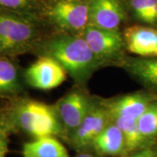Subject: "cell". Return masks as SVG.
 I'll return each mask as SVG.
<instances>
[{
  "instance_id": "obj_1",
  "label": "cell",
  "mask_w": 157,
  "mask_h": 157,
  "mask_svg": "<svg viewBox=\"0 0 157 157\" xmlns=\"http://www.w3.org/2000/svg\"><path fill=\"white\" fill-rule=\"evenodd\" d=\"M46 56L58 61L76 83L84 84L103 63L98 59L83 36H64L48 43Z\"/></svg>"
},
{
  "instance_id": "obj_2",
  "label": "cell",
  "mask_w": 157,
  "mask_h": 157,
  "mask_svg": "<svg viewBox=\"0 0 157 157\" xmlns=\"http://www.w3.org/2000/svg\"><path fill=\"white\" fill-rule=\"evenodd\" d=\"M23 130L36 138L63 135V130L53 106L37 101H27L17 113Z\"/></svg>"
},
{
  "instance_id": "obj_3",
  "label": "cell",
  "mask_w": 157,
  "mask_h": 157,
  "mask_svg": "<svg viewBox=\"0 0 157 157\" xmlns=\"http://www.w3.org/2000/svg\"><path fill=\"white\" fill-rule=\"evenodd\" d=\"M94 101L95 100L82 90L75 89L66 94L54 105L66 138L79 126Z\"/></svg>"
},
{
  "instance_id": "obj_4",
  "label": "cell",
  "mask_w": 157,
  "mask_h": 157,
  "mask_svg": "<svg viewBox=\"0 0 157 157\" xmlns=\"http://www.w3.org/2000/svg\"><path fill=\"white\" fill-rule=\"evenodd\" d=\"M111 121V114L104 101L95 100L82 123L68 140L76 152L92 148L93 141Z\"/></svg>"
},
{
  "instance_id": "obj_5",
  "label": "cell",
  "mask_w": 157,
  "mask_h": 157,
  "mask_svg": "<svg viewBox=\"0 0 157 157\" xmlns=\"http://www.w3.org/2000/svg\"><path fill=\"white\" fill-rule=\"evenodd\" d=\"M82 33V36L94 54L103 64L109 61L124 60L122 56L125 44L119 30H109L87 25Z\"/></svg>"
},
{
  "instance_id": "obj_6",
  "label": "cell",
  "mask_w": 157,
  "mask_h": 157,
  "mask_svg": "<svg viewBox=\"0 0 157 157\" xmlns=\"http://www.w3.org/2000/svg\"><path fill=\"white\" fill-rule=\"evenodd\" d=\"M36 29L28 20L17 15L0 13V51L11 52L29 44Z\"/></svg>"
},
{
  "instance_id": "obj_7",
  "label": "cell",
  "mask_w": 157,
  "mask_h": 157,
  "mask_svg": "<svg viewBox=\"0 0 157 157\" xmlns=\"http://www.w3.org/2000/svg\"><path fill=\"white\" fill-rule=\"evenodd\" d=\"M66 70L50 56L40 57L25 71V79L31 87L49 90L58 87L66 79Z\"/></svg>"
},
{
  "instance_id": "obj_8",
  "label": "cell",
  "mask_w": 157,
  "mask_h": 157,
  "mask_svg": "<svg viewBox=\"0 0 157 157\" xmlns=\"http://www.w3.org/2000/svg\"><path fill=\"white\" fill-rule=\"evenodd\" d=\"M50 16L60 28L83 32L89 23L88 3L82 0H58L50 10Z\"/></svg>"
},
{
  "instance_id": "obj_9",
  "label": "cell",
  "mask_w": 157,
  "mask_h": 157,
  "mask_svg": "<svg viewBox=\"0 0 157 157\" xmlns=\"http://www.w3.org/2000/svg\"><path fill=\"white\" fill-rule=\"evenodd\" d=\"M89 23L103 29L119 30V26L125 18V13L119 0H90Z\"/></svg>"
},
{
  "instance_id": "obj_10",
  "label": "cell",
  "mask_w": 157,
  "mask_h": 157,
  "mask_svg": "<svg viewBox=\"0 0 157 157\" xmlns=\"http://www.w3.org/2000/svg\"><path fill=\"white\" fill-rule=\"evenodd\" d=\"M156 98L151 93L137 92L103 101L111 116L137 120Z\"/></svg>"
},
{
  "instance_id": "obj_11",
  "label": "cell",
  "mask_w": 157,
  "mask_h": 157,
  "mask_svg": "<svg viewBox=\"0 0 157 157\" xmlns=\"http://www.w3.org/2000/svg\"><path fill=\"white\" fill-rule=\"evenodd\" d=\"M125 48L133 54L145 58H157V29L132 25L123 34Z\"/></svg>"
},
{
  "instance_id": "obj_12",
  "label": "cell",
  "mask_w": 157,
  "mask_h": 157,
  "mask_svg": "<svg viewBox=\"0 0 157 157\" xmlns=\"http://www.w3.org/2000/svg\"><path fill=\"white\" fill-rule=\"evenodd\" d=\"M92 148L103 157L124 156L125 143L123 134L112 119L93 141Z\"/></svg>"
},
{
  "instance_id": "obj_13",
  "label": "cell",
  "mask_w": 157,
  "mask_h": 157,
  "mask_svg": "<svg viewBox=\"0 0 157 157\" xmlns=\"http://www.w3.org/2000/svg\"><path fill=\"white\" fill-rule=\"evenodd\" d=\"M122 66L140 83L157 90V58H127L123 60Z\"/></svg>"
},
{
  "instance_id": "obj_14",
  "label": "cell",
  "mask_w": 157,
  "mask_h": 157,
  "mask_svg": "<svg viewBox=\"0 0 157 157\" xmlns=\"http://www.w3.org/2000/svg\"><path fill=\"white\" fill-rule=\"evenodd\" d=\"M22 154L23 157H71L66 147L53 136L25 143Z\"/></svg>"
},
{
  "instance_id": "obj_15",
  "label": "cell",
  "mask_w": 157,
  "mask_h": 157,
  "mask_svg": "<svg viewBox=\"0 0 157 157\" xmlns=\"http://www.w3.org/2000/svg\"><path fill=\"white\" fill-rule=\"evenodd\" d=\"M111 119L122 132L125 143V155L141 149L152 147L151 143L143 136L137 124V120L126 119L117 116H111Z\"/></svg>"
},
{
  "instance_id": "obj_16",
  "label": "cell",
  "mask_w": 157,
  "mask_h": 157,
  "mask_svg": "<svg viewBox=\"0 0 157 157\" xmlns=\"http://www.w3.org/2000/svg\"><path fill=\"white\" fill-rule=\"evenodd\" d=\"M137 124L143 136L154 145L157 141V98L137 119Z\"/></svg>"
},
{
  "instance_id": "obj_17",
  "label": "cell",
  "mask_w": 157,
  "mask_h": 157,
  "mask_svg": "<svg viewBox=\"0 0 157 157\" xmlns=\"http://www.w3.org/2000/svg\"><path fill=\"white\" fill-rule=\"evenodd\" d=\"M20 90L17 68L7 59H0V94H13Z\"/></svg>"
},
{
  "instance_id": "obj_18",
  "label": "cell",
  "mask_w": 157,
  "mask_h": 157,
  "mask_svg": "<svg viewBox=\"0 0 157 157\" xmlns=\"http://www.w3.org/2000/svg\"><path fill=\"white\" fill-rule=\"evenodd\" d=\"M130 5L140 21L148 24L157 23V0H130Z\"/></svg>"
},
{
  "instance_id": "obj_19",
  "label": "cell",
  "mask_w": 157,
  "mask_h": 157,
  "mask_svg": "<svg viewBox=\"0 0 157 157\" xmlns=\"http://www.w3.org/2000/svg\"><path fill=\"white\" fill-rule=\"evenodd\" d=\"M30 5V0H0V5L14 10L27 8Z\"/></svg>"
},
{
  "instance_id": "obj_20",
  "label": "cell",
  "mask_w": 157,
  "mask_h": 157,
  "mask_svg": "<svg viewBox=\"0 0 157 157\" xmlns=\"http://www.w3.org/2000/svg\"><path fill=\"white\" fill-rule=\"evenodd\" d=\"M122 157H157V154L154 146H152L129 153Z\"/></svg>"
},
{
  "instance_id": "obj_21",
  "label": "cell",
  "mask_w": 157,
  "mask_h": 157,
  "mask_svg": "<svg viewBox=\"0 0 157 157\" xmlns=\"http://www.w3.org/2000/svg\"><path fill=\"white\" fill-rule=\"evenodd\" d=\"M8 137L5 129L0 127V157H7L8 152Z\"/></svg>"
},
{
  "instance_id": "obj_22",
  "label": "cell",
  "mask_w": 157,
  "mask_h": 157,
  "mask_svg": "<svg viewBox=\"0 0 157 157\" xmlns=\"http://www.w3.org/2000/svg\"><path fill=\"white\" fill-rule=\"evenodd\" d=\"M75 157H103L97 154L93 148L85 149V150L77 151V154Z\"/></svg>"
},
{
  "instance_id": "obj_23",
  "label": "cell",
  "mask_w": 157,
  "mask_h": 157,
  "mask_svg": "<svg viewBox=\"0 0 157 157\" xmlns=\"http://www.w3.org/2000/svg\"><path fill=\"white\" fill-rule=\"evenodd\" d=\"M154 148L155 149V151H156V154H157V141H156V143H155V144H154Z\"/></svg>"
}]
</instances>
